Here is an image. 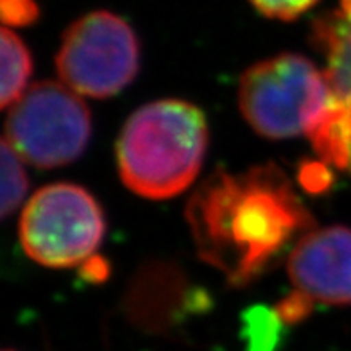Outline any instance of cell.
I'll return each instance as SVG.
<instances>
[{
    "instance_id": "6da1fadb",
    "label": "cell",
    "mask_w": 351,
    "mask_h": 351,
    "mask_svg": "<svg viewBox=\"0 0 351 351\" xmlns=\"http://www.w3.org/2000/svg\"><path fill=\"white\" fill-rule=\"evenodd\" d=\"M199 256L233 285H247L285 256L314 226V217L276 165L244 174L217 172L186 208Z\"/></svg>"
},
{
    "instance_id": "7a4b0ae2",
    "label": "cell",
    "mask_w": 351,
    "mask_h": 351,
    "mask_svg": "<svg viewBox=\"0 0 351 351\" xmlns=\"http://www.w3.org/2000/svg\"><path fill=\"white\" fill-rule=\"evenodd\" d=\"M208 147L203 111L178 99L145 104L128 119L117 140L124 185L147 199L185 192L197 178Z\"/></svg>"
},
{
    "instance_id": "3957f363",
    "label": "cell",
    "mask_w": 351,
    "mask_h": 351,
    "mask_svg": "<svg viewBox=\"0 0 351 351\" xmlns=\"http://www.w3.org/2000/svg\"><path fill=\"white\" fill-rule=\"evenodd\" d=\"M333 102L324 70L300 54L260 61L242 75L239 88V106L247 124L274 140L310 136Z\"/></svg>"
},
{
    "instance_id": "277c9868",
    "label": "cell",
    "mask_w": 351,
    "mask_h": 351,
    "mask_svg": "<svg viewBox=\"0 0 351 351\" xmlns=\"http://www.w3.org/2000/svg\"><path fill=\"white\" fill-rule=\"evenodd\" d=\"M104 215L88 190L54 183L29 199L20 217V242L29 258L47 267H74L92 258L104 239Z\"/></svg>"
},
{
    "instance_id": "5b68a950",
    "label": "cell",
    "mask_w": 351,
    "mask_h": 351,
    "mask_svg": "<svg viewBox=\"0 0 351 351\" xmlns=\"http://www.w3.org/2000/svg\"><path fill=\"white\" fill-rule=\"evenodd\" d=\"M92 136V115L74 90L43 81L11 106L5 136L23 162L54 169L75 162Z\"/></svg>"
},
{
    "instance_id": "8992f818",
    "label": "cell",
    "mask_w": 351,
    "mask_h": 351,
    "mask_svg": "<svg viewBox=\"0 0 351 351\" xmlns=\"http://www.w3.org/2000/svg\"><path fill=\"white\" fill-rule=\"evenodd\" d=\"M138 66V38L130 23L110 11H93L75 20L56 56L61 83L93 99L122 92L136 77Z\"/></svg>"
},
{
    "instance_id": "52a82bcc",
    "label": "cell",
    "mask_w": 351,
    "mask_h": 351,
    "mask_svg": "<svg viewBox=\"0 0 351 351\" xmlns=\"http://www.w3.org/2000/svg\"><path fill=\"white\" fill-rule=\"evenodd\" d=\"M296 291L326 305H351V228L308 231L289 254Z\"/></svg>"
},
{
    "instance_id": "ba28073f",
    "label": "cell",
    "mask_w": 351,
    "mask_h": 351,
    "mask_svg": "<svg viewBox=\"0 0 351 351\" xmlns=\"http://www.w3.org/2000/svg\"><path fill=\"white\" fill-rule=\"evenodd\" d=\"M312 40L324 58V75L335 101L351 117V0H339L332 11L315 19Z\"/></svg>"
},
{
    "instance_id": "9c48e42d",
    "label": "cell",
    "mask_w": 351,
    "mask_h": 351,
    "mask_svg": "<svg viewBox=\"0 0 351 351\" xmlns=\"http://www.w3.org/2000/svg\"><path fill=\"white\" fill-rule=\"evenodd\" d=\"M2 86H0V104L8 108L19 101L27 92V81L33 72V61L25 43L13 31H2Z\"/></svg>"
},
{
    "instance_id": "30bf717a",
    "label": "cell",
    "mask_w": 351,
    "mask_h": 351,
    "mask_svg": "<svg viewBox=\"0 0 351 351\" xmlns=\"http://www.w3.org/2000/svg\"><path fill=\"white\" fill-rule=\"evenodd\" d=\"M22 162L23 160L14 153L8 140H2V149H0L2 201H0V210H2L4 219L10 217L11 213L19 208L25 194H27L29 181Z\"/></svg>"
},
{
    "instance_id": "8fae6325",
    "label": "cell",
    "mask_w": 351,
    "mask_h": 351,
    "mask_svg": "<svg viewBox=\"0 0 351 351\" xmlns=\"http://www.w3.org/2000/svg\"><path fill=\"white\" fill-rule=\"evenodd\" d=\"M254 10L274 20H294L312 10L319 0H250Z\"/></svg>"
},
{
    "instance_id": "7c38bea8",
    "label": "cell",
    "mask_w": 351,
    "mask_h": 351,
    "mask_svg": "<svg viewBox=\"0 0 351 351\" xmlns=\"http://www.w3.org/2000/svg\"><path fill=\"white\" fill-rule=\"evenodd\" d=\"M0 14L5 25L25 27L40 16V8L34 0H0Z\"/></svg>"
},
{
    "instance_id": "4fadbf2b",
    "label": "cell",
    "mask_w": 351,
    "mask_h": 351,
    "mask_svg": "<svg viewBox=\"0 0 351 351\" xmlns=\"http://www.w3.org/2000/svg\"><path fill=\"white\" fill-rule=\"evenodd\" d=\"M310 310H312V300L296 291L276 306V315H280L282 321L294 323V321H301L303 317H306Z\"/></svg>"
},
{
    "instance_id": "5bb4252c",
    "label": "cell",
    "mask_w": 351,
    "mask_h": 351,
    "mask_svg": "<svg viewBox=\"0 0 351 351\" xmlns=\"http://www.w3.org/2000/svg\"><path fill=\"white\" fill-rule=\"evenodd\" d=\"M323 163L324 162H312L303 167V171H301V185L310 192H323L330 186L332 174H330L328 167L323 165Z\"/></svg>"
},
{
    "instance_id": "9a60e30c",
    "label": "cell",
    "mask_w": 351,
    "mask_h": 351,
    "mask_svg": "<svg viewBox=\"0 0 351 351\" xmlns=\"http://www.w3.org/2000/svg\"><path fill=\"white\" fill-rule=\"evenodd\" d=\"M344 169L348 172H351V140H350V145H348V151H346V160H344Z\"/></svg>"
},
{
    "instance_id": "2e32d148",
    "label": "cell",
    "mask_w": 351,
    "mask_h": 351,
    "mask_svg": "<svg viewBox=\"0 0 351 351\" xmlns=\"http://www.w3.org/2000/svg\"><path fill=\"white\" fill-rule=\"evenodd\" d=\"M4 351H11V350H4Z\"/></svg>"
}]
</instances>
